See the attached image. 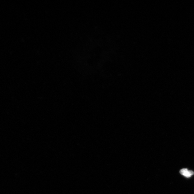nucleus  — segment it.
I'll return each instance as SVG.
<instances>
[{"mask_svg":"<svg viewBox=\"0 0 194 194\" xmlns=\"http://www.w3.org/2000/svg\"><path fill=\"white\" fill-rule=\"evenodd\" d=\"M180 173L182 175L187 178L191 177L194 174L193 171L192 170H189L187 169H182L180 171Z\"/></svg>","mask_w":194,"mask_h":194,"instance_id":"f257e3e1","label":"nucleus"}]
</instances>
